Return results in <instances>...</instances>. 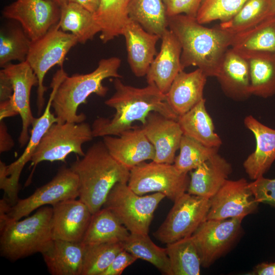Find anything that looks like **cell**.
Masks as SVG:
<instances>
[{
    "mask_svg": "<svg viewBox=\"0 0 275 275\" xmlns=\"http://www.w3.org/2000/svg\"><path fill=\"white\" fill-rule=\"evenodd\" d=\"M114 85V94L104 103L115 109V114L111 118L99 117L94 121L92 126L94 138L119 136L133 128L132 124L134 122L140 121L144 125L152 112L177 121L178 116L168 103L166 95L155 85L136 88L124 84L120 78H115Z\"/></svg>",
    "mask_w": 275,
    "mask_h": 275,
    "instance_id": "obj_1",
    "label": "cell"
},
{
    "mask_svg": "<svg viewBox=\"0 0 275 275\" xmlns=\"http://www.w3.org/2000/svg\"><path fill=\"white\" fill-rule=\"evenodd\" d=\"M168 29L181 46L183 69L197 66L207 77H215L223 56L231 47L234 35L219 25L205 27L196 18L185 14L168 17Z\"/></svg>",
    "mask_w": 275,
    "mask_h": 275,
    "instance_id": "obj_2",
    "label": "cell"
},
{
    "mask_svg": "<svg viewBox=\"0 0 275 275\" xmlns=\"http://www.w3.org/2000/svg\"><path fill=\"white\" fill-rule=\"evenodd\" d=\"M70 168L78 178L79 199L92 214L103 207L116 184L128 183L130 175V169L113 157L103 141L93 144Z\"/></svg>",
    "mask_w": 275,
    "mask_h": 275,
    "instance_id": "obj_3",
    "label": "cell"
},
{
    "mask_svg": "<svg viewBox=\"0 0 275 275\" xmlns=\"http://www.w3.org/2000/svg\"><path fill=\"white\" fill-rule=\"evenodd\" d=\"M121 64L119 58L112 57L100 60L97 68L90 73L67 75L58 87L51 104L57 123L83 122L86 116L82 113L77 114L78 106L86 103L92 94L101 97L106 95L108 89L102 81L109 77L121 78L118 72Z\"/></svg>",
    "mask_w": 275,
    "mask_h": 275,
    "instance_id": "obj_4",
    "label": "cell"
},
{
    "mask_svg": "<svg viewBox=\"0 0 275 275\" xmlns=\"http://www.w3.org/2000/svg\"><path fill=\"white\" fill-rule=\"evenodd\" d=\"M52 216V207L44 206L21 221L9 217L0 225L1 256L15 261L46 252L54 240Z\"/></svg>",
    "mask_w": 275,
    "mask_h": 275,
    "instance_id": "obj_5",
    "label": "cell"
},
{
    "mask_svg": "<svg viewBox=\"0 0 275 275\" xmlns=\"http://www.w3.org/2000/svg\"><path fill=\"white\" fill-rule=\"evenodd\" d=\"M165 197L160 193L139 195L127 183H118L110 190L103 207L109 209L130 233L148 234L154 211Z\"/></svg>",
    "mask_w": 275,
    "mask_h": 275,
    "instance_id": "obj_6",
    "label": "cell"
},
{
    "mask_svg": "<svg viewBox=\"0 0 275 275\" xmlns=\"http://www.w3.org/2000/svg\"><path fill=\"white\" fill-rule=\"evenodd\" d=\"M78 43L72 34L64 32L57 24L44 35L32 41L26 62L37 77V96L38 115H40L45 104L44 93L47 88L44 85V77L55 65L63 67L66 54Z\"/></svg>",
    "mask_w": 275,
    "mask_h": 275,
    "instance_id": "obj_7",
    "label": "cell"
},
{
    "mask_svg": "<svg viewBox=\"0 0 275 275\" xmlns=\"http://www.w3.org/2000/svg\"><path fill=\"white\" fill-rule=\"evenodd\" d=\"M92 127L87 123L65 122L53 124L43 135L30 161L33 170L27 181L31 179L37 165L43 161L65 162L67 156L74 153L84 156L82 145L93 140Z\"/></svg>",
    "mask_w": 275,
    "mask_h": 275,
    "instance_id": "obj_8",
    "label": "cell"
},
{
    "mask_svg": "<svg viewBox=\"0 0 275 275\" xmlns=\"http://www.w3.org/2000/svg\"><path fill=\"white\" fill-rule=\"evenodd\" d=\"M189 179L174 164L144 161L130 170L127 184L139 195L160 193L174 202L187 192Z\"/></svg>",
    "mask_w": 275,
    "mask_h": 275,
    "instance_id": "obj_9",
    "label": "cell"
},
{
    "mask_svg": "<svg viewBox=\"0 0 275 275\" xmlns=\"http://www.w3.org/2000/svg\"><path fill=\"white\" fill-rule=\"evenodd\" d=\"M167 217L153 233L166 244L190 236L206 219L210 199L185 193L174 201Z\"/></svg>",
    "mask_w": 275,
    "mask_h": 275,
    "instance_id": "obj_10",
    "label": "cell"
},
{
    "mask_svg": "<svg viewBox=\"0 0 275 275\" xmlns=\"http://www.w3.org/2000/svg\"><path fill=\"white\" fill-rule=\"evenodd\" d=\"M79 196L78 178L70 168L62 167L52 179L38 188L29 197L18 200L11 206L8 214L12 219L19 220L33 211L46 205L76 199Z\"/></svg>",
    "mask_w": 275,
    "mask_h": 275,
    "instance_id": "obj_11",
    "label": "cell"
},
{
    "mask_svg": "<svg viewBox=\"0 0 275 275\" xmlns=\"http://www.w3.org/2000/svg\"><path fill=\"white\" fill-rule=\"evenodd\" d=\"M242 218L206 219L191 237L201 266L209 267L226 253L239 236Z\"/></svg>",
    "mask_w": 275,
    "mask_h": 275,
    "instance_id": "obj_12",
    "label": "cell"
},
{
    "mask_svg": "<svg viewBox=\"0 0 275 275\" xmlns=\"http://www.w3.org/2000/svg\"><path fill=\"white\" fill-rule=\"evenodd\" d=\"M61 8L52 0H16L4 8L2 14L18 22L30 39L35 41L58 23Z\"/></svg>",
    "mask_w": 275,
    "mask_h": 275,
    "instance_id": "obj_13",
    "label": "cell"
},
{
    "mask_svg": "<svg viewBox=\"0 0 275 275\" xmlns=\"http://www.w3.org/2000/svg\"><path fill=\"white\" fill-rule=\"evenodd\" d=\"M258 203L244 178L228 179L210 199V208L206 219L241 218L255 212Z\"/></svg>",
    "mask_w": 275,
    "mask_h": 275,
    "instance_id": "obj_14",
    "label": "cell"
},
{
    "mask_svg": "<svg viewBox=\"0 0 275 275\" xmlns=\"http://www.w3.org/2000/svg\"><path fill=\"white\" fill-rule=\"evenodd\" d=\"M67 75V74L63 68H60L55 73L50 83L52 91L47 104L42 115L35 118L32 123L31 136L25 149L18 159L7 166L6 172L8 177L6 182L11 196L15 199H18L19 180L24 166L31 160L34 152L46 132L53 124L57 122V118L54 113H51L50 108L55 93Z\"/></svg>",
    "mask_w": 275,
    "mask_h": 275,
    "instance_id": "obj_15",
    "label": "cell"
},
{
    "mask_svg": "<svg viewBox=\"0 0 275 275\" xmlns=\"http://www.w3.org/2000/svg\"><path fill=\"white\" fill-rule=\"evenodd\" d=\"M2 69L12 84L13 94L10 100L21 119L22 129L18 142L21 147H24L30 138L29 128L36 118L31 111L30 97L33 87L38 86V78L26 61L14 64L10 63Z\"/></svg>",
    "mask_w": 275,
    "mask_h": 275,
    "instance_id": "obj_16",
    "label": "cell"
},
{
    "mask_svg": "<svg viewBox=\"0 0 275 275\" xmlns=\"http://www.w3.org/2000/svg\"><path fill=\"white\" fill-rule=\"evenodd\" d=\"M53 239L81 242L92 213L80 199H69L52 206Z\"/></svg>",
    "mask_w": 275,
    "mask_h": 275,
    "instance_id": "obj_17",
    "label": "cell"
},
{
    "mask_svg": "<svg viewBox=\"0 0 275 275\" xmlns=\"http://www.w3.org/2000/svg\"><path fill=\"white\" fill-rule=\"evenodd\" d=\"M155 150L153 161L173 164L183 135L177 120L152 112L141 127Z\"/></svg>",
    "mask_w": 275,
    "mask_h": 275,
    "instance_id": "obj_18",
    "label": "cell"
},
{
    "mask_svg": "<svg viewBox=\"0 0 275 275\" xmlns=\"http://www.w3.org/2000/svg\"><path fill=\"white\" fill-rule=\"evenodd\" d=\"M102 141L113 157L130 170L146 160L153 161L155 156L154 147L142 127L126 130L118 137L104 136Z\"/></svg>",
    "mask_w": 275,
    "mask_h": 275,
    "instance_id": "obj_19",
    "label": "cell"
},
{
    "mask_svg": "<svg viewBox=\"0 0 275 275\" xmlns=\"http://www.w3.org/2000/svg\"><path fill=\"white\" fill-rule=\"evenodd\" d=\"M159 52L146 74L148 84H154L166 94L178 74L183 71L181 63L182 48L174 33L168 29L161 36Z\"/></svg>",
    "mask_w": 275,
    "mask_h": 275,
    "instance_id": "obj_20",
    "label": "cell"
},
{
    "mask_svg": "<svg viewBox=\"0 0 275 275\" xmlns=\"http://www.w3.org/2000/svg\"><path fill=\"white\" fill-rule=\"evenodd\" d=\"M215 77L228 97L243 100L252 95L249 64L245 58L233 48L225 52Z\"/></svg>",
    "mask_w": 275,
    "mask_h": 275,
    "instance_id": "obj_21",
    "label": "cell"
},
{
    "mask_svg": "<svg viewBox=\"0 0 275 275\" xmlns=\"http://www.w3.org/2000/svg\"><path fill=\"white\" fill-rule=\"evenodd\" d=\"M125 39L127 59L136 77L146 76L157 55L156 45L160 37L146 31L139 23L130 19L122 35Z\"/></svg>",
    "mask_w": 275,
    "mask_h": 275,
    "instance_id": "obj_22",
    "label": "cell"
},
{
    "mask_svg": "<svg viewBox=\"0 0 275 275\" xmlns=\"http://www.w3.org/2000/svg\"><path fill=\"white\" fill-rule=\"evenodd\" d=\"M244 124L256 140L255 151L243 163L246 173L254 180L263 176L275 160V129L262 124L252 115L244 118Z\"/></svg>",
    "mask_w": 275,
    "mask_h": 275,
    "instance_id": "obj_23",
    "label": "cell"
},
{
    "mask_svg": "<svg viewBox=\"0 0 275 275\" xmlns=\"http://www.w3.org/2000/svg\"><path fill=\"white\" fill-rule=\"evenodd\" d=\"M232 172L231 164L217 153L190 172L187 193L210 199L228 180Z\"/></svg>",
    "mask_w": 275,
    "mask_h": 275,
    "instance_id": "obj_24",
    "label": "cell"
},
{
    "mask_svg": "<svg viewBox=\"0 0 275 275\" xmlns=\"http://www.w3.org/2000/svg\"><path fill=\"white\" fill-rule=\"evenodd\" d=\"M207 76L199 68L179 72L166 94L171 107L181 116L204 99L203 93Z\"/></svg>",
    "mask_w": 275,
    "mask_h": 275,
    "instance_id": "obj_25",
    "label": "cell"
},
{
    "mask_svg": "<svg viewBox=\"0 0 275 275\" xmlns=\"http://www.w3.org/2000/svg\"><path fill=\"white\" fill-rule=\"evenodd\" d=\"M84 252L81 242L54 239L42 255L51 274L81 275Z\"/></svg>",
    "mask_w": 275,
    "mask_h": 275,
    "instance_id": "obj_26",
    "label": "cell"
},
{
    "mask_svg": "<svg viewBox=\"0 0 275 275\" xmlns=\"http://www.w3.org/2000/svg\"><path fill=\"white\" fill-rule=\"evenodd\" d=\"M239 52L245 58L249 66L252 95L264 98L274 95L275 52Z\"/></svg>",
    "mask_w": 275,
    "mask_h": 275,
    "instance_id": "obj_27",
    "label": "cell"
},
{
    "mask_svg": "<svg viewBox=\"0 0 275 275\" xmlns=\"http://www.w3.org/2000/svg\"><path fill=\"white\" fill-rule=\"evenodd\" d=\"M205 101L204 98L187 112L178 116L177 121L183 135L205 146L219 148L222 141L214 131L213 121L206 109Z\"/></svg>",
    "mask_w": 275,
    "mask_h": 275,
    "instance_id": "obj_28",
    "label": "cell"
},
{
    "mask_svg": "<svg viewBox=\"0 0 275 275\" xmlns=\"http://www.w3.org/2000/svg\"><path fill=\"white\" fill-rule=\"evenodd\" d=\"M130 232L108 209L102 207L92 214L81 242L85 245L122 242Z\"/></svg>",
    "mask_w": 275,
    "mask_h": 275,
    "instance_id": "obj_29",
    "label": "cell"
},
{
    "mask_svg": "<svg viewBox=\"0 0 275 275\" xmlns=\"http://www.w3.org/2000/svg\"><path fill=\"white\" fill-rule=\"evenodd\" d=\"M131 0H100L94 18L101 29L100 38L103 43L122 35L130 20L128 8Z\"/></svg>",
    "mask_w": 275,
    "mask_h": 275,
    "instance_id": "obj_30",
    "label": "cell"
},
{
    "mask_svg": "<svg viewBox=\"0 0 275 275\" xmlns=\"http://www.w3.org/2000/svg\"><path fill=\"white\" fill-rule=\"evenodd\" d=\"M58 24L62 31L72 34L76 38L78 43L81 44L92 40L101 32L93 13L72 2L61 7Z\"/></svg>",
    "mask_w": 275,
    "mask_h": 275,
    "instance_id": "obj_31",
    "label": "cell"
},
{
    "mask_svg": "<svg viewBox=\"0 0 275 275\" xmlns=\"http://www.w3.org/2000/svg\"><path fill=\"white\" fill-rule=\"evenodd\" d=\"M275 15L274 0H247L230 20L219 26L233 35L248 30Z\"/></svg>",
    "mask_w": 275,
    "mask_h": 275,
    "instance_id": "obj_32",
    "label": "cell"
},
{
    "mask_svg": "<svg viewBox=\"0 0 275 275\" xmlns=\"http://www.w3.org/2000/svg\"><path fill=\"white\" fill-rule=\"evenodd\" d=\"M128 14L146 31L160 38L168 29V19L163 0H131Z\"/></svg>",
    "mask_w": 275,
    "mask_h": 275,
    "instance_id": "obj_33",
    "label": "cell"
},
{
    "mask_svg": "<svg viewBox=\"0 0 275 275\" xmlns=\"http://www.w3.org/2000/svg\"><path fill=\"white\" fill-rule=\"evenodd\" d=\"M231 47L238 51L275 52V15L234 35Z\"/></svg>",
    "mask_w": 275,
    "mask_h": 275,
    "instance_id": "obj_34",
    "label": "cell"
},
{
    "mask_svg": "<svg viewBox=\"0 0 275 275\" xmlns=\"http://www.w3.org/2000/svg\"><path fill=\"white\" fill-rule=\"evenodd\" d=\"M123 249L138 259L146 261L167 275H172L170 262L166 248L154 243L148 234L130 233L122 242Z\"/></svg>",
    "mask_w": 275,
    "mask_h": 275,
    "instance_id": "obj_35",
    "label": "cell"
},
{
    "mask_svg": "<svg viewBox=\"0 0 275 275\" xmlns=\"http://www.w3.org/2000/svg\"><path fill=\"white\" fill-rule=\"evenodd\" d=\"M172 275H199L201 263L191 236L167 244Z\"/></svg>",
    "mask_w": 275,
    "mask_h": 275,
    "instance_id": "obj_36",
    "label": "cell"
},
{
    "mask_svg": "<svg viewBox=\"0 0 275 275\" xmlns=\"http://www.w3.org/2000/svg\"><path fill=\"white\" fill-rule=\"evenodd\" d=\"M32 40L21 26L11 27L0 33V66L12 61L25 62Z\"/></svg>",
    "mask_w": 275,
    "mask_h": 275,
    "instance_id": "obj_37",
    "label": "cell"
},
{
    "mask_svg": "<svg viewBox=\"0 0 275 275\" xmlns=\"http://www.w3.org/2000/svg\"><path fill=\"white\" fill-rule=\"evenodd\" d=\"M123 250L122 242L85 245L81 275H102Z\"/></svg>",
    "mask_w": 275,
    "mask_h": 275,
    "instance_id": "obj_38",
    "label": "cell"
},
{
    "mask_svg": "<svg viewBox=\"0 0 275 275\" xmlns=\"http://www.w3.org/2000/svg\"><path fill=\"white\" fill-rule=\"evenodd\" d=\"M218 148L205 146L197 140L183 135L179 154L174 164L180 171L188 173L218 153Z\"/></svg>",
    "mask_w": 275,
    "mask_h": 275,
    "instance_id": "obj_39",
    "label": "cell"
},
{
    "mask_svg": "<svg viewBox=\"0 0 275 275\" xmlns=\"http://www.w3.org/2000/svg\"><path fill=\"white\" fill-rule=\"evenodd\" d=\"M247 0H202L196 19L202 24L215 20L221 22L231 19Z\"/></svg>",
    "mask_w": 275,
    "mask_h": 275,
    "instance_id": "obj_40",
    "label": "cell"
},
{
    "mask_svg": "<svg viewBox=\"0 0 275 275\" xmlns=\"http://www.w3.org/2000/svg\"><path fill=\"white\" fill-rule=\"evenodd\" d=\"M249 187L255 200L275 208V178L261 176L249 183Z\"/></svg>",
    "mask_w": 275,
    "mask_h": 275,
    "instance_id": "obj_41",
    "label": "cell"
},
{
    "mask_svg": "<svg viewBox=\"0 0 275 275\" xmlns=\"http://www.w3.org/2000/svg\"><path fill=\"white\" fill-rule=\"evenodd\" d=\"M168 17L185 14L196 17L202 0H163Z\"/></svg>",
    "mask_w": 275,
    "mask_h": 275,
    "instance_id": "obj_42",
    "label": "cell"
},
{
    "mask_svg": "<svg viewBox=\"0 0 275 275\" xmlns=\"http://www.w3.org/2000/svg\"><path fill=\"white\" fill-rule=\"evenodd\" d=\"M137 259L132 254L123 249L117 255L102 275H120L128 266Z\"/></svg>",
    "mask_w": 275,
    "mask_h": 275,
    "instance_id": "obj_43",
    "label": "cell"
},
{
    "mask_svg": "<svg viewBox=\"0 0 275 275\" xmlns=\"http://www.w3.org/2000/svg\"><path fill=\"white\" fill-rule=\"evenodd\" d=\"M11 80L3 69L0 71V102L9 100L13 94Z\"/></svg>",
    "mask_w": 275,
    "mask_h": 275,
    "instance_id": "obj_44",
    "label": "cell"
},
{
    "mask_svg": "<svg viewBox=\"0 0 275 275\" xmlns=\"http://www.w3.org/2000/svg\"><path fill=\"white\" fill-rule=\"evenodd\" d=\"M14 146V142L8 131V128L3 120L0 121V152L10 151Z\"/></svg>",
    "mask_w": 275,
    "mask_h": 275,
    "instance_id": "obj_45",
    "label": "cell"
},
{
    "mask_svg": "<svg viewBox=\"0 0 275 275\" xmlns=\"http://www.w3.org/2000/svg\"><path fill=\"white\" fill-rule=\"evenodd\" d=\"M253 273L256 275H275V261L258 264L255 267Z\"/></svg>",
    "mask_w": 275,
    "mask_h": 275,
    "instance_id": "obj_46",
    "label": "cell"
},
{
    "mask_svg": "<svg viewBox=\"0 0 275 275\" xmlns=\"http://www.w3.org/2000/svg\"><path fill=\"white\" fill-rule=\"evenodd\" d=\"M18 115L15 109L10 100L0 102V121L4 119Z\"/></svg>",
    "mask_w": 275,
    "mask_h": 275,
    "instance_id": "obj_47",
    "label": "cell"
},
{
    "mask_svg": "<svg viewBox=\"0 0 275 275\" xmlns=\"http://www.w3.org/2000/svg\"><path fill=\"white\" fill-rule=\"evenodd\" d=\"M69 2L79 5L94 14L99 8L100 0H69Z\"/></svg>",
    "mask_w": 275,
    "mask_h": 275,
    "instance_id": "obj_48",
    "label": "cell"
},
{
    "mask_svg": "<svg viewBox=\"0 0 275 275\" xmlns=\"http://www.w3.org/2000/svg\"><path fill=\"white\" fill-rule=\"evenodd\" d=\"M58 4L61 7L69 2V0H52Z\"/></svg>",
    "mask_w": 275,
    "mask_h": 275,
    "instance_id": "obj_49",
    "label": "cell"
},
{
    "mask_svg": "<svg viewBox=\"0 0 275 275\" xmlns=\"http://www.w3.org/2000/svg\"><path fill=\"white\" fill-rule=\"evenodd\" d=\"M274 2H275V0H274Z\"/></svg>",
    "mask_w": 275,
    "mask_h": 275,
    "instance_id": "obj_50",
    "label": "cell"
}]
</instances>
